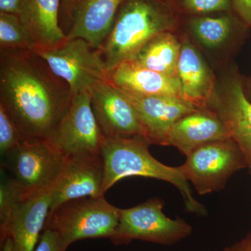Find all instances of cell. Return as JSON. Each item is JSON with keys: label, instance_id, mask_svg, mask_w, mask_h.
<instances>
[{"label": "cell", "instance_id": "cell-10", "mask_svg": "<svg viewBox=\"0 0 251 251\" xmlns=\"http://www.w3.org/2000/svg\"><path fill=\"white\" fill-rule=\"evenodd\" d=\"M89 93L94 115L105 138L144 139L139 117L123 91L105 80L94 84Z\"/></svg>", "mask_w": 251, "mask_h": 251}, {"label": "cell", "instance_id": "cell-16", "mask_svg": "<svg viewBox=\"0 0 251 251\" xmlns=\"http://www.w3.org/2000/svg\"><path fill=\"white\" fill-rule=\"evenodd\" d=\"M61 0H26L19 18L36 52L56 49L67 40L59 22Z\"/></svg>", "mask_w": 251, "mask_h": 251}, {"label": "cell", "instance_id": "cell-12", "mask_svg": "<svg viewBox=\"0 0 251 251\" xmlns=\"http://www.w3.org/2000/svg\"><path fill=\"white\" fill-rule=\"evenodd\" d=\"M104 165L101 154L65 157L62 171L50 189L52 212L57 206L77 198L103 196Z\"/></svg>", "mask_w": 251, "mask_h": 251}, {"label": "cell", "instance_id": "cell-22", "mask_svg": "<svg viewBox=\"0 0 251 251\" xmlns=\"http://www.w3.org/2000/svg\"><path fill=\"white\" fill-rule=\"evenodd\" d=\"M0 50L36 52L34 41L17 15L0 13Z\"/></svg>", "mask_w": 251, "mask_h": 251}, {"label": "cell", "instance_id": "cell-25", "mask_svg": "<svg viewBox=\"0 0 251 251\" xmlns=\"http://www.w3.org/2000/svg\"><path fill=\"white\" fill-rule=\"evenodd\" d=\"M34 251H65L59 244L58 237L53 231L44 229Z\"/></svg>", "mask_w": 251, "mask_h": 251}, {"label": "cell", "instance_id": "cell-21", "mask_svg": "<svg viewBox=\"0 0 251 251\" xmlns=\"http://www.w3.org/2000/svg\"><path fill=\"white\" fill-rule=\"evenodd\" d=\"M233 18L229 14L219 16H191L188 26L198 40L208 48H216L224 44L230 34Z\"/></svg>", "mask_w": 251, "mask_h": 251}, {"label": "cell", "instance_id": "cell-6", "mask_svg": "<svg viewBox=\"0 0 251 251\" xmlns=\"http://www.w3.org/2000/svg\"><path fill=\"white\" fill-rule=\"evenodd\" d=\"M4 156L1 168L9 171L10 179L30 192L50 190L65 161L48 138H26Z\"/></svg>", "mask_w": 251, "mask_h": 251}, {"label": "cell", "instance_id": "cell-28", "mask_svg": "<svg viewBox=\"0 0 251 251\" xmlns=\"http://www.w3.org/2000/svg\"><path fill=\"white\" fill-rule=\"evenodd\" d=\"M26 0H0V13L19 16Z\"/></svg>", "mask_w": 251, "mask_h": 251}, {"label": "cell", "instance_id": "cell-23", "mask_svg": "<svg viewBox=\"0 0 251 251\" xmlns=\"http://www.w3.org/2000/svg\"><path fill=\"white\" fill-rule=\"evenodd\" d=\"M179 14L204 16L214 13L228 12L232 8L231 0H172Z\"/></svg>", "mask_w": 251, "mask_h": 251}, {"label": "cell", "instance_id": "cell-9", "mask_svg": "<svg viewBox=\"0 0 251 251\" xmlns=\"http://www.w3.org/2000/svg\"><path fill=\"white\" fill-rule=\"evenodd\" d=\"M105 138L94 115L89 92L74 94L72 103L48 138L65 157L101 154Z\"/></svg>", "mask_w": 251, "mask_h": 251}, {"label": "cell", "instance_id": "cell-26", "mask_svg": "<svg viewBox=\"0 0 251 251\" xmlns=\"http://www.w3.org/2000/svg\"><path fill=\"white\" fill-rule=\"evenodd\" d=\"M75 0H61L60 16H59V22L62 23L60 26L63 29V27L65 25L66 34H68L72 25L73 11H74V5ZM64 31V30H63Z\"/></svg>", "mask_w": 251, "mask_h": 251}, {"label": "cell", "instance_id": "cell-2", "mask_svg": "<svg viewBox=\"0 0 251 251\" xmlns=\"http://www.w3.org/2000/svg\"><path fill=\"white\" fill-rule=\"evenodd\" d=\"M180 16L172 0H124L111 30L97 50L108 74L133 60L157 36L174 30Z\"/></svg>", "mask_w": 251, "mask_h": 251}, {"label": "cell", "instance_id": "cell-5", "mask_svg": "<svg viewBox=\"0 0 251 251\" xmlns=\"http://www.w3.org/2000/svg\"><path fill=\"white\" fill-rule=\"evenodd\" d=\"M165 202L158 198L128 209H120L119 224L110 238L115 245H125L133 240L171 246L186 239L193 227L184 220L171 219L163 213Z\"/></svg>", "mask_w": 251, "mask_h": 251}, {"label": "cell", "instance_id": "cell-7", "mask_svg": "<svg viewBox=\"0 0 251 251\" xmlns=\"http://www.w3.org/2000/svg\"><path fill=\"white\" fill-rule=\"evenodd\" d=\"M246 159L232 139L219 140L200 147L186 156L180 167L185 177L201 196L222 191Z\"/></svg>", "mask_w": 251, "mask_h": 251}, {"label": "cell", "instance_id": "cell-27", "mask_svg": "<svg viewBox=\"0 0 251 251\" xmlns=\"http://www.w3.org/2000/svg\"><path fill=\"white\" fill-rule=\"evenodd\" d=\"M232 8L244 22L251 27V0H231Z\"/></svg>", "mask_w": 251, "mask_h": 251}, {"label": "cell", "instance_id": "cell-29", "mask_svg": "<svg viewBox=\"0 0 251 251\" xmlns=\"http://www.w3.org/2000/svg\"><path fill=\"white\" fill-rule=\"evenodd\" d=\"M223 251H251V237L231 247H226Z\"/></svg>", "mask_w": 251, "mask_h": 251}, {"label": "cell", "instance_id": "cell-18", "mask_svg": "<svg viewBox=\"0 0 251 251\" xmlns=\"http://www.w3.org/2000/svg\"><path fill=\"white\" fill-rule=\"evenodd\" d=\"M214 112L224 122L231 138L251 166V103L239 82L231 84L227 97Z\"/></svg>", "mask_w": 251, "mask_h": 251}, {"label": "cell", "instance_id": "cell-20", "mask_svg": "<svg viewBox=\"0 0 251 251\" xmlns=\"http://www.w3.org/2000/svg\"><path fill=\"white\" fill-rule=\"evenodd\" d=\"M181 49L176 36L171 32L163 33L149 42L130 62L153 72L177 77Z\"/></svg>", "mask_w": 251, "mask_h": 251}, {"label": "cell", "instance_id": "cell-17", "mask_svg": "<svg viewBox=\"0 0 251 251\" xmlns=\"http://www.w3.org/2000/svg\"><path fill=\"white\" fill-rule=\"evenodd\" d=\"M108 80L126 93L184 98L177 77L140 67L132 62L120 64L108 74Z\"/></svg>", "mask_w": 251, "mask_h": 251}, {"label": "cell", "instance_id": "cell-3", "mask_svg": "<svg viewBox=\"0 0 251 251\" xmlns=\"http://www.w3.org/2000/svg\"><path fill=\"white\" fill-rule=\"evenodd\" d=\"M150 145L143 138L105 137L101 147L104 165L103 194L117 181L128 176L162 180L179 190L188 212L205 215V206L193 197L189 182L180 167L168 166L158 161L150 153Z\"/></svg>", "mask_w": 251, "mask_h": 251}, {"label": "cell", "instance_id": "cell-14", "mask_svg": "<svg viewBox=\"0 0 251 251\" xmlns=\"http://www.w3.org/2000/svg\"><path fill=\"white\" fill-rule=\"evenodd\" d=\"M232 139L216 112L202 108L177 120L170 130L167 146H173L185 156L206 144Z\"/></svg>", "mask_w": 251, "mask_h": 251}, {"label": "cell", "instance_id": "cell-30", "mask_svg": "<svg viewBox=\"0 0 251 251\" xmlns=\"http://www.w3.org/2000/svg\"><path fill=\"white\" fill-rule=\"evenodd\" d=\"M1 251H14L12 239L8 237L1 244Z\"/></svg>", "mask_w": 251, "mask_h": 251}, {"label": "cell", "instance_id": "cell-24", "mask_svg": "<svg viewBox=\"0 0 251 251\" xmlns=\"http://www.w3.org/2000/svg\"><path fill=\"white\" fill-rule=\"evenodd\" d=\"M25 139L24 135L11 120L7 112L0 105V151L4 156L17 148Z\"/></svg>", "mask_w": 251, "mask_h": 251}, {"label": "cell", "instance_id": "cell-13", "mask_svg": "<svg viewBox=\"0 0 251 251\" xmlns=\"http://www.w3.org/2000/svg\"><path fill=\"white\" fill-rule=\"evenodd\" d=\"M125 93L136 110L144 139L150 145L167 146L170 130L175 122L201 108L179 97Z\"/></svg>", "mask_w": 251, "mask_h": 251}, {"label": "cell", "instance_id": "cell-15", "mask_svg": "<svg viewBox=\"0 0 251 251\" xmlns=\"http://www.w3.org/2000/svg\"><path fill=\"white\" fill-rule=\"evenodd\" d=\"M124 0H75L68 39H82L98 50L111 30Z\"/></svg>", "mask_w": 251, "mask_h": 251}, {"label": "cell", "instance_id": "cell-11", "mask_svg": "<svg viewBox=\"0 0 251 251\" xmlns=\"http://www.w3.org/2000/svg\"><path fill=\"white\" fill-rule=\"evenodd\" d=\"M50 190L23 189L6 221L0 225V242L12 239L14 251H34L44 230L50 208Z\"/></svg>", "mask_w": 251, "mask_h": 251}, {"label": "cell", "instance_id": "cell-4", "mask_svg": "<svg viewBox=\"0 0 251 251\" xmlns=\"http://www.w3.org/2000/svg\"><path fill=\"white\" fill-rule=\"evenodd\" d=\"M120 211L104 196L77 198L63 203L50 213L44 229L55 232L66 251L77 241L110 239L118 226Z\"/></svg>", "mask_w": 251, "mask_h": 251}, {"label": "cell", "instance_id": "cell-8", "mask_svg": "<svg viewBox=\"0 0 251 251\" xmlns=\"http://www.w3.org/2000/svg\"><path fill=\"white\" fill-rule=\"evenodd\" d=\"M52 72L70 87L73 95L89 92L108 72L97 50L82 39H69L56 49L36 52Z\"/></svg>", "mask_w": 251, "mask_h": 251}, {"label": "cell", "instance_id": "cell-19", "mask_svg": "<svg viewBox=\"0 0 251 251\" xmlns=\"http://www.w3.org/2000/svg\"><path fill=\"white\" fill-rule=\"evenodd\" d=\"M179 79L184 98L201 108L210 94V73L197 50L188 41L181 46L177 64Z\"/></svg>", "mask_w": 251, "mask_h": 251}, {"label": "cell", "instance_id": "cell-1", "mask_svg": "<svg viewBox=\"0 0 251 251\" xmlns=\"http://www.w3.org/2000/svg\"><path fill=\"white\" fill-rule=\"evenodd\" d=\"M73 97L37 52L0 50V105L25 138H49Z\"/></svg>", "mask_w": 251, "mask_h": 251}]
</instances>
